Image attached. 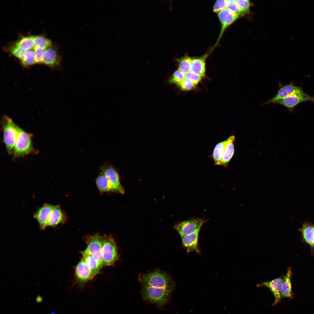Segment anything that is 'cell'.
<instances>
[{"mask_svg":"<svg viewBox=\"0 0 314 314\" xmlns=\"http://www.w3.org/2000/svg\"><path fill=\"white\" fill-rule=\"evenodd\" d=\"M54 206L50 204H44L34 214V217L38 222L41 230H44L47 227L48 219Z\"/></svg>","mask_w":314,"mask_h":314,"instance_id":"obj_13","label":"cell"},{"mask_svg":"<svg viewBox=\"0 0 314 314\" xmlns=\"http://www.w3.org/2000/svg\"><path fill=\"white\" fill-rule=\"evenodd\" d=\"M32 137V134L26 132L20 128L12 154L15 158L38 153V151L33 144Z\"/></svg>","mask_w":314,"mask_h":314,"instance_id":"obj_2","label":"cell"},{"mask_svg":"<svg viewBox=\"0 0 314 314\" xmlns=\"http://www.w3.org/2000/svg\"><path fill=\"white\" fill-rule=\"evenodd\" d=\"M178 86L183 91H189L195 88L196 85L190 80L185 78L180 83Z\"/></svg>","mask_w":314,"mask_h":314,"instance_id":"obj_30","label":"cell"},{"mask_svg":"<svg viewBox=\"0 0 314 314\" xmlns=\"http://www.w3.org/2000/svg\"><path fill=\"white\" fill-rule=\"evenodd\" d=\"M100 171L108 179L113 192L124 193V190L120 183L119 175L113 166L109 163H105L101 166Z\"/></svg>","mask_w":314,"mask_h":314,"instance_id":"obj_6","label":"cell"},{"mask_svg":"<svg viewBox=\"0 0 314 314\" xmlns=\"http://www.w3.org/2000/svg\"><path fill=\"white\" fill-rule=\"evenodd\" d=\"M200 230L186 236L182 238V243L188 253L195 251L200 253L198 247L199 233Z\"/></svg>","mask_w":314,"mask_h":314,"instance_id":"obj_16","label":"cell"},{"mask_svg":"<svg viewBox=\"0 0 314 314\" xmlns=\"http://www.w3.org/2000/svg\"><path fill=\"white\" fill-rule=\"evenodd\" d=\"M3 140L8 154H13L20 128L12 119L4 116L2 121Z\"/></svg>","mask_w":314,"mask_h":314,"instance_id":"obj_3","label":"cell"},{"mask_svg":"<svg viewBox=\"0 0 314 314\" xmlns=\"http://www.w3.org/2000/svg\"><path fill=\"white\" fill-rule=\"evenodd\" d=\"M292 275L291 268L288 267L286 274L284 277L283 283L281 288V297L283 298H292L293 294L292 290L291 278Z\"/></svg>","mask_w":314,"mask_h":314,"instance_id":"obj_18","label":"cell"},{"mask_svg":"<svg viewBox=\"0 0 314 314\" xmlns=\"http://www.w3.org/2000/svg\"><path fill=\"white\" fill-rule=\"evenodd\" d=\"M62 56L55 48L50 47L45 51L43 63L51 67L61 68Z\"/></svg>","mask_w":314,"mask_h":314,"instance_id":"obj_15","label":"cell"},{"mask_svg":"<svg viewBox=\"0 0 314 314\" xmlns=\"http://www.w3.org/2000/svg\"><path fill=\"white\" fill-rule=\"evenodd\" d=\"M227 142L223 156L218 165L226 167L233 157L234 152L235 137L231 135L227 139Z\"/></svg>","mask_w":314,"mask_h":314,"instance_id":"obj_17","label":"cell"},{"mask_svg":"<svg viewBox=\"0 0 314 314\" xmlns=\"http://www.w3.org/2000/svg\"><path fill=\"white\" fill-rule=\"evenodd\" d=\"M102 252L104 266H113L118 260V255L116 245L111 236H103Z\"/></svg>","mask_w":314,"mask_h":314,"instance_id":"obj_4","label":"cell"},{"mask_svg":"<svg viewBox=\"0 0 314 314\" xmlns=\"http://www.w3.org/2000/svg\"><path fill=\"white\" fill-rule=\"evenodd\" d=\"M98 188L101 193L106 192H113L112 188L106 176L100 172L96 180Z\"/></svg>","mask_w":314,"mask_h":314,"instance_id":"obj_22","label":"cell"},{"mask_svg":"<svg viewBox=\"0 0 314 314\" xmlns=\"http://www.w3.org/2000/svg\"><path fill=\"white\" fill-rule=\"evenodd\" d=\"M50 314H56V313L54 312H53L51 313Z\"/></svg>","mask_w":314,"mask_h":314,"instance_id":"obj_36","label":"cell"},{"mask_svg":"<svg viewBox=\"0 0 314 314\" xmlns=\"http://www.w3.org/2000/svg\"><path fill=\"white\" fill-rule=\"evenodd\" d=\"M243 12L244 14L248 13L249 12L251 3L248 0H235Z\"/></svg>","mask_w":314,"mask_h":314,"instance_id":"obj_32","label":"cell"},{"mask_svg":"<svg viewBox=\"0 0 314 314\" xmlns=\"http://www.w3.org/2000/svg\"><path fill=\"white\" fill-rule=\"evenodd\" d=\"M34 48L40 47L44 49L50 47L52 43L51 40L41 35L33 36Z\"/></svg>","mask_w":314,"mask_h":314,"instance_id":"obj_26","label":"cell"},{"mask_svg":"<svg viewBox=\"0 0 314 314\" xmlns=\"http://www.w3.org/2000/svg\"><path fill=\"white\" fill-rule=\"evenodd\" d=\"M74 275L75 283L81 288H83L86 283L95 276L82 258L75 267Z\"/></svg>","mask_w":314,"mask_h":314,"instance_id":"obj_8","label":"cell"},{"mask_svg":"<svg viewBox=\"0 0 314 314\" xmlns=\"http://www.w3.org/2000/svg\"><path fill=\"white\" fill-rule=\"evenodd\" d=\"M217 16L221 24V30L218 38L212 49H213L217 44L226 29L237 20L240 16L231 11L226 8L218 12Z\"/></svg>","mask_w":314,"mask_h":314,"instance_id":"obj_9","label":"cell"},{"mask_svg":"<svg viewBox=\"0 0 314 314\" xmlns=\"http://www.w3.org/2000/svg\"><path fill=\"white\" fill-rule=\"evenodd\" d=\"M314 100V97L309 96L303 91L301 92L292 94L277 101L275 103L283 105L291 110L300 103L312 101Z\"/></svg>","mask_w":314,"mask_h":314,"instance_id":"obj_10","label":"cell"},{"mask_svg":"<svg viewBox=\"0 0 314 314\" xmlns=\"http://www.w3.org/2000/svg\"><path fill=\"white\" fill-rule=\"evenodd\" d=\"M10 51L12 55L21 61L23 58L27 51L14 45L11 47Z\"/></svg>","mask_w":314,"mask_h":314,"instance_id":"obj_33","label":"cell"},{"mask_svg":"<svg viewBox=\"0 0 314 314\" xmlns=\"http://www.w3.org/2000/svg\"><path fill=\"white\" fill-rule=\"evenodd\" d=\"M207 220L203 218L190 219L176 224L174 228L182 238L200 230L204 224Z\"/></svg>","mask_w":314,"mask_h":314,"instance_id":"obj_7","label":"cell"},{"mask_svg":"<svg viewBox=\"0 0 314 314\" xmlns=\"http://www.w3.org/2000/svg\"><path fill=\"white\" fill-rule=\"evenodd\" d=\"M34 49L35 58L36 63H40L43 61L45 52V49L40 47H35Z\"/></svg>","mask_w":314,"mask_h":314,"instance_id":"obj_31","label":"cell"},{"mask_svg":"<svg viewBox=\"0 0 314 314\" xmlns=\"http://www.w3.org/2000/svg\"><path fill=\"white\" fill-rule=\"evenodd\" d=\"M67 220V215L60 205L54 206L48 219L47 227H55L60 224L65 223Z\"/></svg>","mask_w":314,"mask_h":314,"instance_id":"obj_14","label":"cell"},{"mask_svg":"<svg viewBox=\"0 0 314 314\" xmlns=\"http://www.w3.org/2000/svg\"><path fill=\"white\" fill-rule=\"evenodd\" d=\"M177 61L178 69L181 72L185 74L191 71L192 59L189 56H185L179 59Z\"/></svg>","mask_w":314,"mask_h":314,"instance_id":"obj_25","label":"cell"},{"mask_svg":"<svg viewBox=\"0 0 314 314\" xmlns=\"http://www.w3.org/2000/svg\"><path fill=\"white\" fill-rule=\"evenodd\" d=\"M138 279L141 285V293L145 301L160 308L169 302L175 286L169 275L157 270L140 274Z\"/></svg>","mask_w":314,"mask_h":314,"instance_id":"obj_1","label":"cell"},{"mask_svg":"<svg viewBox=\"0 0 314 314\" xmlns=\"http://www.w3.org/2000/svg\"><path fill=\"white\" fill-rule=\"evenodd\" d=\"M82 259L95 276L100 271L103 265L91 255L84 251L81 252Z\"/></svg>","mask_w":314,"mask_h":314,"instance_id":"obj_19","label":"cell"},{"mask_svg":"<svg viewBox=\"0 0 314 314\" xmlns=\"http://www.w3.org/2000/svg\"><path fill=\"white\" fill-rule=\"evenodd\" d=\"M299 230L301 232L306 242L312 247H314V226L305 222Z\"/></svg>","mask_w":314,"mask_h":314,"instance_id":"obj_21","label":"cell"},{"mask_svg":"<svg viewBox=\"0 0 314 314\" xmlns=\"http://www.w3.org/2000/svg\"><path fill=\"white\" fill-rule=\"evenodd\" d=\"M185 78V74L179 69L176 70L173 74L169 80V82L171 83L179 84Z\"/></svg>","mask_w":314,"mask_h":314,"instance_id":"obj_28","label":"cell"},{"mask_svg":"<svg viewBox=\"0 0 314 314\" xmlns=\"http://www.w3.org/2000/svg\"><path fill=\"white\" fill-rule=\"evenodd\" d=\"M227 142L226 139L217 144L214 148L212 156L216 165H219L223 154Z\"/></svg>","mask_w":314,"mask_h":314,"instance_id":"obj_23","label":"cell"},{"mask_svg":"<svg viewBox=\"0 0 314 314\" xmlns=\"http://www.w3.org/2000/svg\"><path fill=\"white\" fill-rule=\"evenodd\" d=\"M283 278L281 277L274 279L271 281L262 282L257 285L258 287L264 286L267 288L273 293L274 301L272 304L274 306L279 302L281 299V291Z\"/></svg>","mask_w":314,"mask_h":314,"instance_id":"obj_12","label":"cell"},{"mask_svg":"<svg viewBox=\"0 0 314 314\" xmlns=\"http://www.w3.org/2000/svg\"><path fill=\"white\" fill-rule=\"evenodd\" d=\"M207 54L200 57L192 59L191 71L202 77L205 76L206 61Z\"/></svg>","mask_w":314,"mask_h":314,"instance_id":"obj_20","label":"cell"},{"mask_svg":"<svg viewBox=\"0 0 314 314\" xmlns=\"http://www.w3.org/2000/svg\"><path fill=\"white\" fill-rule=\"evenodd\" d=\"M15 45L26 51L34 48L33 36H23Z\"/></svg>","mask_w":314,"mask_h":314,"instance_id":"obj_24","label":"cell"},{"mask_svg":"<svg viewBox=\"0 0 314 314\" xmlns=\"http://www.w3.org/2000/svg\"><path fill=\"white\" fill-rule=\"evenodd\" d=\"M226 8L231 11L240 16L245 15L235 0H227Z\"/></svg>","mask_w":314,"mask_h":314,"instance_id":"obj_29","label":"cell"},{"mask_svg":"<svg viewBox=\"0 0 314 314\" xmlns=\"http://www.w3.org/2000/svg\"><path fill=\"white\" fill-rule=\"evenodd\" d=\"M202 77L191 71L185 74V78L190 80L196 85L201 81Z\"/></svg>","mask_w":314,"mask_h":314,"instance_id":"obj_35","label":"cell"},{"mask_svg":"<svg viewBox=\"0 0 314 314\" xmlns=\"http://www.w3.org/2000/svg\"><path fill=\"white\" fill-rule=\"evenodd\" d=\"M21 62L25 66H29L35 63L34 51L31 50L27 51Z\"/></svg>","mask_w":314,"mask_h":314,"instance_id":"obj_27","label":"cell"},{"mask_svg":"<svg viewBox=\"0 0 314 314\" xmlns=\"http://www.w3.org/2000/svg\"><path fill=\"white\" fill-rule=\"evenodd\" d=\"M300 88L290 84L282 86L278 90L275 95L270 100L264 103V104L275 103L279 100L283 99L294 94L303 92Z\"/></svg>","mask_w":314,"mask_h":314,"instance_id":"obj_11","label":"cell"},{"mask_svg":"<svg viewBox=\"0 0 314 314\" xmlns=\"http://www.w3.org/2000/svg\"><path fill=\"white\" fill-rule=\"evenodd\" d=\"M227 0H217L215 3L213 7V11L214 13H218L222 10L226 8Z\"/></svg>","mask_w":314,"mask_h":314,"instance_id":"obj_34","label":"cell"},{"mask_svg":"<svg viewBox=\"0 0 314 314\" xmlns=\"http://www.w3.org/2000/svg\"><path fill=\"white\" fill-rule=\"evenodd\" d=\"M84 239L87 247L83 251L92 255L104 266L102 252L103 236L98 233L89 235L85 237Z\"/></svg>","mask_w":314,"mask_h":314,"instance_id":"obj_5","label":"cell"}]
</instances>
